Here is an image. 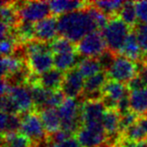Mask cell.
Wrapping results in <instances>:
<instances>
[{
    "label": "cell",
    "instance_id": "1",
    "mask_svg": "<svg viewBox=\"0 0 147 147\" xmlns=\"http://www.w3.org/2000/svg\"><path fill=\"white\" fill-rule=\"evenodd\" d=\"M86 7L57 16L58 33L61 36L73 43H78L88 34L98 30Z\"/></svg>",
    "mask_w": 147,
    "mask_h": 147
},
{
    "label": "cell",
    "instance_id": "2",
    "mask_svg": "<svg viewBox=\"0 0 147 147\" xmlns=\"http://www.w3.org/2000/svg\"><path fill=\"white\" fill-rule=\"evenodd\" d=\"M26 63L30 72L39 76L54 66L53 53L49 43L34 39L24 44Z\"/></svg>",
    "mask_w": 147,
    "mask_h": 147
},
{
    "label": "cell",
    "instance_id": "3",
    "mask_svg": "<svg viewBox=\"0 0 147 147\" xmlns=\"http://www.w3.org/2000/svg\"><path fill=\"white\" fill-rule=\"evenodd\" d=\"M130 29L118 15L110 17L105 28L102 31L107 49L115 54L120 53L126 38L131 31Z\"/></svg>",
    "mask_w": 147,
    "mask_h": 147
},
{
    "label": "cell",
    "instance_id": "4",
    "mask_svg": "<svg viewBox=\"0 0 147 147\" xmlns=\"http://www.w3.org/2000/svg\"><path fill=\"white\" fill-rule=\"evenodd\" d=\"M82 100L65 98L63 102L58 108L61 118V129L67 131L73 135H76L81 127V106Z\"/></svg>",
    "mask_w": 147,
    "mask_h": 147
},
{
    "label": "cell",
    "instance_id": "5",
    "mask_svg": "<svg viewBox=\"0 0 147 147\" xmlns=\"http://www.w3.org/2000/svg\"><path fill=\"white\" fill-rule=\"evenodd\" d=\"M20 115L22 119L20 132L22 134L32 141L36 146L48 140L46 136L47 132L36 111H31Z\"/></svg>",
    "mask_w": 147,
    "mask_h": 147
},
{
    "label": "cell",
    "instance_id": "6",
    "mask_svg": "<svg viewBox=\"0 0 147 147\" xmlns=\"http://www.w3.org/2000/svg\"><path fill=\"white\" fill-rule=\"evenodd\" d=\"M20 21L28 22L32 24L50 16V7L49 2L46 1H25L14 2Z\"/></svg>",
    "mask_w": 147,
    "mask_h": 147
},
{
    "label": "cell",
    "instance_id": "7",
    "mask_svg": "<svg viewBox=\"0 0 147 147\" xmlns=\"http://www.w3.org/2000/svg\"><path fill=\"white\" fill-rule=\"evenodd\" d=\"M108 78L120 83H129L138 76V65L127 57L117 54L115 59L110 69L106 72Z\"/></svg>",
    "mask_w": 147,
    "mask_h": 147
},
{
    "label": "cell",
    "instance_id": "8",
    "mask_svg": "<svg viewBox=\"0 0 147 147\" xmlns=\"http://www.w3.org/2000/svg\"><path fill=\"white\" fill-rule=\"evenodd\" d=\"M76 52L84 58H98L107 49L102 31L96 30L88 34L76 44Z\"/></svg>",
    "mask_w": 147,
    "mask_h": 147
},
{
    "label": "cell",
    "instance_id": "9",
    "mask_svg": "<svg viewBox=\"0 0 147 147\" xmlns=\"http://www.w3.org/2000/svg\"><path fill=\"white\" fill-rule=\"evenodd\" d=\"M7 95L12 102L17 115L36 111L30 88L26 85H11Z\"/></svg>",
    "mask_w": 147,
    "mask_h": 147
},
{
    "label": "cell",
    "instance_id": "10",
    "mask_svg": "<svg viewBox=\"0 0 147 147\" xmlns=\"http://www.w3.org/2000/svg\"><path fill=\"white\" fill-rule=\"evenodd\" d=\"M76 138L82 147H99L107 142V136L102 124L96 126H82L76 133Z\"/></svg>",
    "mask_w": 147,
    "mask_h": 147
},
{
    "label": "cell",
    "instance_id": "11",
    "mask_svg": "<svg viewBox=\"0 0 147 147\" xmlns=\"http://www.w3.org/2000/svg\"><path fill=\"white\" fill-rule=\"evenodd\" d=\"M106 108L102 100H83L81 106V122L82 126L102 125Z\"/></svg>",
    "mask_w": 147,
    "mask_h": 147
},
{
    "label": "cell",
    "instance_id": "12",
    "mask_svg": "<svg viewBox=\"0 0 147 147\" xmlns=\"http://www.w3.org/2000/svg\"><path fill=\"white\" fill-rule=\"evenodd\" d=\"M129 92L127 85L108 79L102 90V102L106 109H117L118 102Z\"/></svg>",
    "mask_w": 147,
    "mask_h": 147
},
{
    "label": "cell",
    "instance_id": "13",
    "mask_svg": "<svg viewBox=\"0 0 147 147\" xmlns=\"http://www.w3.org/2000/svg\"><path fill=\"white\" fill-rule=\"evenodd\" d=\"M84 84V77L81 76L77 68L75 67L64 73L61 90L66 98L78 99L82 96Z\"/></svg>",
    "mask_w": 147,
    "mask_h": 147
},
{
    "label": "cell",
    "instance_id": "14",
    "mask_svg": "<svg viewBox=\"0 0 147 147\" xmlns=\"http://www.w3.org/2000/svg\"><path fill=\"white\" fill-rule=\"evenodd\" d=\"M108 79L109 78H108L107 74L104 71L87 78L85 80L81 99L83 98L84 100H102V90Z\"/></svg>",
    "mask_w": 147,
    "mask_h": 147
},
{
    "label": "cell",
    "instance_id": "15",
    "mask_svg": "<svg viewBox=\"0 0 147 147\" xmlns=\"http://www.w3.org/2000/svg\"><path fill=\"white\" fill-rule=\"evenodd\" d=\"M34 39L46 43H50L57 37L58 33V17L50 15L48 18L34 24Z\"/></svg>",
    "mask_w": 147,
    "mask_h": 147
},
{
    "label": "cell",
    "instance_id": "16",
    "mask_svg": "<svg viewBox=\"0 0 147 147\" xmlns=\"http://www.w3.org/2000/svg\"><path fill=\"white\" fill-rule=\"evenodd\" d=\"M28 68L26 60L10 55L1 57V76L3 79H10Z\"/></svg>",
    "mask_w": 147,
    "mask_h": 147
},
{
    "label": "cell",
    "instance_id": "17",
    "mask_svg": "<svg viewBox=\"0 0 147 147\" xmlns=\"http://www.w3.org/2000/svg\"><path fill=\"white\" fill-rule=\"evenodd\" d=\"M142 50L139 44L137 34L135 33V31L132 29L129 32V36H127L125 43H124L122 49L120 51V55H123L127 57V59H129L133 61H141L142 58Z\"/></svg>",
    "mask_w": 147,
    "mask_h": 147
},
{
    "label": "cell",
    "instance_id": "18",
    "mask_svg": "<svg viewBox=\"0 0 147 147\" xmlns=\"http://www.w3.org/2000/svg\"><path fill=\"white\" fill-rule=\"evenodd\" d=\"M64 78L63 72L52 68L38 76L37 84L49 90H60Z\"/></svg>",
    "mask_w": 147,
    "mask_h": 147
},
{
    "label": "cell",
    "instance_id": "19",
    "mask_svg": "<svg viewBox=\"0 0 147 147\" xmlns=\"http://www.w3.org/2000/svg\"><path fill=\"white\" fill-rule=\"evenodd\" d=\"M48 136L61 129V118L58 110L55 108H45L38 112Z\"/></svg>",
    "mask_w": 147,
    "mask_h": 147
},
{
    "label": "cell",
    "instance_id": "20",
    "mask_svg": "<svg viewBox=\"0 0 147 147\" xmlns=\"http://www.w3.org/2000/svg\"><path fill=\"white\" fill-rule=\"evenodd\" d=\"M90 2L77 1V0H59V1H49L50 11L55 16L69 13L72 11L85 9Z\"/></svg>",
    "mask_w": 147,
    "mask_h": 147
},
{
    "label": "cell",
    "instance_id": "21",
    "mask_svg": "<svg viewBox=\"0 0 147 147\" xmlns=\"http://www.w3.org/2000/svg\"><path fill=\"white\" fill-rule=\"evenodd\" d=\"M78 54L75 52H66L61 54H53V63L54 68L61 72H65L76 67L79 63Z\"/></svg>",
    "mask_w": 147,
    "mask_h": 147
},
{
    "label": "cell",
    "instance_id": "22",
    "mask_svg": "<svg viewBox=\"0 0 147 147\" xmlns=\"http://www.w3.org/2000/svg\"><path fill=\"white\" fill-rule=\"evenodd\" d=\"M130 110L140 117L147 113V86L142 90L131 91L129 93Z\"/></svg>",
    "mask_w": 147,
    "mask_h": 147
},
{
    "label": "cell",
    "instance_id": "23",
    "mask_svg": "<svg viewBox=\"0 0 147 147\" xmlns=\"http://www.w3.org/2000/svg\"><path fill=\"white\" fill-rule=\"evenodd\" d=\"M76 68L86 79L103 71L97 58H83L77 63Z\"/></svg>",
    "mask_w": 147,
    "mask_h": 147
},
{
    "label": "cell",
    "instance_id": "24",
    "mask_svg": "<svg viewBox=\"0 0 147 147\" xmlns=\"http://www.w3.org/2000/svg\"><path fill=\"white\" fill-rule=\"evenodd\" d=\"M0 13H1V22L7 24L11 29H13L20 22L17 10L14 6V2L12 1H1Z\"/></svg>",
    "mask_w": 147,
    "mask_h": 147
},
{
    "label": "cell",
    "instance_id": "25",
    "mask_svg": "<svg viewBox=\"0 0 147 147\" xmlns=\"http://www.w3.org/2000/svg\"><path fill=\"white\" fill-rule=\"evenodd\" d=\"M1 135L20 132L21 127V115H12V114H5L1 113Z\"/></svg>",
    "mask_w": 147,
    "mask_h": 147
},
{
    "label": "cell",
    "instance_id": "26",
    "mask_svg": "<svg viewBox=\"0 0 147 147\" xmlns=\"http://www.w3.org/2000/svg\"><path fill=\"white\" fill-rule=\"evenodd\" d=\"M1 147H36V145L24 134L14 132L3 135Z\"/></svg>",
    "mask_w": 147,
    "mask_h": 147
},
{
    "label": "cell",
    "instance_id": "27",
    "mask_svg": "<svg viewBox=\"0 0 147 147\" xmlns=\"http://www.w3.org/2000/svg\"><path fill=\"white\" fill-rule=\"evenodd\" d=\"M123 22L129 25L131 29H133L138 24V17L135 2L132 1H124V4L118 13Z\"/></svg>",
    "mask_w": 147,
    "mask_h": 147
},
{
    "label": "cell",
    "instance_id": "28",
    "mask_svg": "<svg viewBox=\"0 0 147 147\" xmlns=\"http://www.w3.org/2000/svg\"><path fill=\"white\" fill-rule=\"evenodd\" d=\"M122 140L130 142H140L147 140V134L138 122L129 129H127L121 134Z\"/></svg>",
    "mask_w": 147,
    "mask_h": 147
},
{
    "label": "cell",
    "instance_id": "29",
    "mask_svg": "<svg viewBox=\"0 0 147 147\" xmlns=\"http://www.w3.org/2000/svg\"><path fill=\"white\" fill-rule=\"evenodd\" d=\"M92 5L95 6L98 9L103 12L108 17H113L115 15H118L121 7L124 4V1H93L91 2Z\"/></svg>",
    "mask_w": 147,
    "mask_h": 147
},
{
    "label": "cell",
    "instance_id": "30",
    "mask_svg": "<svg viewBox=\"0 0 147 147\" xmlns=\"http://www.w3.org/2000/svg\"><path fill=\"white\" fill-rule=\"evenodd\" d=\"M50 49L53 54H61L66 52L76 51V44L63 36H57L53 41L49 43Z\"/></svg>",
    "mask_w": 147,
    "mask_h": 147
},
{
    "label": "cell",
    "instance_id": "31",
    "mask_svg": "<svg viewBox=\"0 0 147 147\" xmlns=\"http://www.w3.org/2000/svg\"><path fill=\"white\" fill-rule=\"evenodd\" d=\"M86 9L88 10V14L90 15L92 20L94 21L98 30L102 31L104 28H105V26L107 25L108 22H109V17H108L107 15H105L100 9H98L95 6L92 5L91 2L88 3V5L87 6Z\"/></svg>",
    "mask_w": 147,
    "mask_h": 147
},
{
    "label": "cell",
    "instance_id": "32",
    "mask_svg": "<svg viewBox=\"0 0 147 147\" xmlns=\"http://www.w3.org/2000/svg\"><path fill=\"white\" fill-rule=\"evenodd\" d=\"M140 118V115L135 114L132 111L127 112L126 114L121 115V119H120V131L121 134L125 131L127 129H129L134 124H136Z\"/></svg>",
    "mask_w": 147,
    "mask_h": 147
},
{
    "label": "cell",
    "instance_id": "33",
    "mask_svg": "<svg viewBox=\"0 0 147 147\" xmlns=\"http://www.w3.org/2000/svg\"><path fill=\"white\" fill-rule=\"evenodd\" d=\"M133 30L137 34V38L142 50L144 52H147V24L138 22Z\"/></svg>",
    "mask_w": 147,
    "mask_h": 147
},
{
    "label": "cell",
    "instance_id": "34",
    "mask_svg": "<svg viewBox=\"0 0 147 147\" xmlns=\"http://www.w3.org/2000/svg\"><path fill=\"white\" fill-rule=\"evenodd\" d=\"M115 56H117V54L107 49L105 51H103L97 58L100 66H102V70L104 72H107L110 69V67L112 66V64H113L114 61L115 59Z\"/></svg>",
    "mask_w": 147,
    "mask_h": 147
},
{
    "label": "cell",
    "instance_id": "35",
    "mask_svg": "<svg viewBox=\"0 0 147 147\" xmlns=\"http://www.w3.org/2000/svg\"><path fill=\"white\" fill-rule=\"evenodd\" d=\"M73 136H75V135L69 133L65 130L60 129L55 133L49 135L47 141H48V142H49V144H61V142L68 140L69 138H71Z\"/></svg>",
    "mask_w": 147,
    "mask_h": 147
},
{
    "label": "cell",
    "instance_id": "36",
    "mask_svg": "<svg viewBox=\"0 0 147 147\" xmlns=\"http://www.w3.org/2000/svg\"><path fill=\"white\" fill-rule=\"evenodd\" d=\"M138 21L142 24H147V1H137L135 2Z\"/></svg>",
    "mask_w": 147,
    "mask_h": 147
},
{
    "label": "cell",
    "instance_id": "37",
    "mask_svg": "<svg viewBox=\"0 0 147 147\" xmlns=\"http://www.w3.org/2000/svg\"><path fill=\"white\" fill-rule=\"evenodd\" d=\"M145 87H146L145 83L142 81V79L139 76H135L132 80H130L129 82L127 83V88H129V90L130 92L142 90V88H144Z\"/></svg>",
    "mask_w": 147,
    "mask_h": 147
},
{
    "label": "cell",
    "instance_id": "38",
    "mask_svg": "<svg viewBox=\"0 0 147 147\" xmlns=\"http://www.w3.org/2000/svg\"><path fill=\"white\" fill-rule=\"evenodd\" d=\"M47 144V147H79V144L77 142L76 136L69 138L68 140L61 142V144H49V142H48V141Z\"/></svg>",
    "mask_w": 147,
    "mask_h": 147
},
{
    "label": "cell",
    "instance_id": "39",
    "mask_svg": "<svg viewBox=\"0 0 147 147\" xmlns=\"http://www.w3.org/2000/svg\"><path fill=\"white\" fill-rule=\"evenodd\" d=\"M138 76L142 79V81L147 86V64H145L142 61H138Z\"/></svg>",
    "mask_w": 147,
    "mask_h": 147
},
{
    "label": "cell",
    "instance_id": "40",
    "mask_svg": "<svg viewBox=\"0 0 147 147\" xmlns=\"http://www.w3.org/2000/svg\"><path fill=\"white\" fill-rule=\"evenodd\" d=\"M138 123L140 124V126L144 129V130L147 134V118L145 117H140L138 120Z\"/></svg>",
    "mask_w": 147,
    "mask_h": 147
},
{
    "label": "cell",
    "instance_id": "41",
    "mask_svg": "<svg viewBox=\"0 0 147 147\" xmlns=\"http://www.w3.org/2000/svg\"><path fill=\"white\" fill-rule=\"evenodd\" d=\"M99 147H119V146H117V145H112V144H102V145H100V146H99Z\"/></svg>",
    "mask_w": 147,
    "mask_h": 147
}]
</instances>
